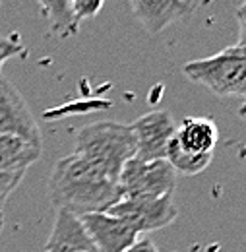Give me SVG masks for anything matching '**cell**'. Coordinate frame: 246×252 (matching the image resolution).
Returning a JSON list of instances; mask_svg holds the SVG:
<instances>
[{
    "instance_id": "14",
    "label": "cell",
    "mask_w": 246,
    "mask_h": 252,
    "mask_svg": "<svg viewBox=\"0 0 246 252\" xmlns=\"http://www.w3.org/2000/svg\"><path fill=\"white\" fill-rule=\"evenodd\" d=\"M26 55H28V49L22 43L18 33L0 35V68L4 66L6 61H10L14 57H26Z\"/></svg>"
},
{
    "instance_id": "5",
    "label": "cell",
    "mask_w": 246,
    "mask_h": 252,
    "mask_svg": "<svg viewBox=\"0 0 246 252\" xmlns=\"http://www.w3.org/2000/svg\"><path fill=\"white\" fill-rule=\"evenodd\" d=\"M177 187V173L165 161L130 159L119 177L123 198H163L173 196Z\"/></svg>"
},
{
    "instance_id": "15",
    "label": "cell",
    "mask_w": 246,
    "mask_h": 252,
    "mask_svg": "<svg viewBox=\"0 0 246 252\" xmlns=\"http://www.w3.org/2000/svg\"><path fill=\"white\" fill-rule=\"evenodd\" d=\"M22 179H24V173H6V171H0V212H2V206L8 200V196L22 183Z\"/></svg>"
},
{
    "instance_id": "12",
    "label": "cell",
    "mask_w": 246,
    "mask_h": 252,
    "mask_svg": "<svg viewBox=\"0 0 246 252\" xmlns=\"http://www.w3.org/2000/svg\"><path fill=\"white\" fill-rule=\"evenodd\" d=\"M41 158V144L16 136H0V171L24 173Z\"/></svg>"
},
{
    "instance_id": "1",
    "label": "cell",
    "mask_w": 246,
    "mask_h": 252,
    "mask_svg": "<svg viewBox=\"0 0 246 252\" xmlns=\"http://www.w3.org/2000/svg\"><path fill=\"white\" fill-rule=\"evenodd\" d=\"M51 202L76 218L107 214L123 200L119 183L97 171L78 156L61 158L49 177Z\"/></svg>"
},
{
    "instance_id": "16",
    "label": "cell",
    "mask_w": 246,
    "mask_h": 252,
    "mask_svg": "<svg viewBox=\"0 0 246 252\" xmlns=\"http://www.w3.org/2000/svg\"><path fill=\"white\" fill-rule=\"evenodd\" d=\"M72 8H74L78 20L84 22V20H92L97 16V12L103 8V2H99V0H72Z\"/></svg>"
},
{
    "instance_id": "20",
    "label": "cell",
    "mask_w": 246,
    "mask_h": 252,
    "mask_svg": "<svg viewBox=\"0 0 246 252\" xmlns=\"http://www.w3.org/2000/svg\"><path fill=\"white\" fill-rule=\"evenodd\" d=\"M2 227H4V216H2V212H0V233H2Z\"/></svg>"
},
{
    "instance_id": "4",
    "label": "cell",
    "mask_w": 246,
    "mask_h": 252,
    "mask_svg": "<svg viewBox=\"0 0 246 252\" xmlns=\"http://www.w3.org/2000/svg\"><path fill=\"white\" fill-rule=\"evenodd\" d=\"M183 74L219 97H237L246 103V49L227 47L212 57L188 61Z\"/></svg>"
},
{
    "instance_id": "19",
    "label": "cell",
    "mask_w": 246,
    "mask_h": 252,
    "mask_svg": "<svg viewBox=\"0 0 246 252\" xmlns=\"http://www.w3.org/2000/svg\"><path fill=\"white\" fill-rule=\"evenodd\" d=\"M239 117H241V119L246 123V103H243V107L239 109Z\"/></svg>"
},
{
    "instance_id": "11",
    "label": "cell",
    "mask_w": 246,
    "mask_h": 252,
    "mask_svg": "<svg viewBox=\"0 0 246 252\" xmlns=\"http://www.w3.org/2000/svg\"><path fill=\"white\" fill-rule=\"evenodd\" d=\"M45 252H97L80 218L59 210Z\"/></svg>"
},
{
    "instance_id": "18",
    "label": "cell",
    "mask_w": 246,
    "mask_h": 252,
    "mask_svg": "<svg viewBox=\"0 0 246 252\" xmlns=\"http://www.w3.org/2000/svg\"><path fill=\"white\" fill-rule=\"evenodd\" d=\"M124 252H159V251H157V247H155L150 239H138L130 249H126Z\"/></svg>"
},
{
    "instance_id": "9",
    "label": "cell",
    "mask_w": 246,
    "mask_h": 252,
    "mask_svg": "<svg viewBox=\"0 0 246 252\" xmlns=\"http://www.w3.org/2000/svg\"><path fill=\"white\" fill-rule=\"evenodd\" d=\"M97 252H124L138 241V233L111 214H90L80 218Z\"/></svg>"
},
{
    "instance_id": "10",
    "label": "cell",
    "mask_w": 246,
    "mask_h": 252,
    "mask_svg": "<svg viewBox=\"0 0 246 252\" xmlns=\"http://www.w3.org/2000/svg\"><path fill=\"white\" fill-rule=\"evenodd\" d=\"M136 18L150 33H159L196 12L202 2L196 0H132L130 2Z\"/></svg>"
},
{
    "instance_id": "13",
    "label": "cell",
    "mask_w": 246,
    "mask_h": 252,
    "mask_svg": "<svg viewBox=\"0 0 246 252\" xmlns=\"http://www.w3.org/2000/svg\"><path fill=\"white\" fill-rule=\"evenodd\" d=\"M41 12L45 14L53 35L68 39L80 32V20L72 8V0H41Z\"/></svg>"
},
{
    "instance_id": "3",
    "label": "cell",
    "mask_w": 246,
    "mask_h": 252,
    "mask_svg": "<svg viewBox=\"0 0 246 252\" xmlns=\"http://www.w3.org/2000/svg\"><path fill=\"white\" fill-rule=\"evenodd\" d=\"M219 130L214 119L208 117H186L177 125L175 138L167 148L165 161L175 169L177 175H200L214 159Z\"/></svg>"
},
{
    "instance_id": "2",
    "label": "cell",
    "mask_w": 246,
    "mask_h": 252,
    "mask_svg": "<svg viewBox=\"0 0 246 252\" xmlns=\"http://www.w3.org/2000/svg\"><path fill=\"white\" fill-rule=\"evenodd\" d=\"M74 156L119 183L124 165L136 158V136L130 125L101 121L84 126L76 136Z\"/></svg>"
},
{
    "instance_id": "7",
    "label": "cell",
    "mask_w": 246,
    "mask_h": 252,
    "mask_svg": "<svg viewBox=\"0 0 246 252\" xmlns=\"http://www.w3.org/2000/svg\"><path fill=\"white\" fill-rule=\"evenodd\" d=\"M0 136L41 144V130L18 88L0 74Z\"/></svg>"
},
{
    "instance_id": "8",
    "label": "cell",
    "mask_w": 246,
    "mask_h": 252,
    "mask_svg": "<svg viewBox=\"0 0 246 252\" xmlns=\"http://www.w3.org/2000/svg\"><path fill=\"white\" fill-rule=\"evenodd\" d=\"M130 126L136 136V159L161 161L167 158V148L177 132V123L171 113L152 111Z\"/></svg>"
},
{
    "instance_id": "17",
    "label": "cell",
    "mask_w": 246,
    "mask_h": 252,
    "mask_svg": "<svg viewBox=\"0 0 246 252\" xmlns=\"http://www.w3.org/2000/svg\"><path fill=\"white\" fill-rule=\"evenodd\" d=\"M235 18H237V24H239V43L237 45L246 49V2L239 4L237 12H235Z\"/></svg>"
},
{
    "instance_id": "6",
    "label": "cell",
    "mask_w": 246,
    "mask_h": 252,
    "mask_svg": "<svg viewBox=\"0 0 246 252\" xmlns=\"http://www.w3.org/2000/svg\"><path fill=\"white\" fill-rule=\"evenodd\" d=\"M107 214L123 220L138 235L163 229L171 225L179 216L173 196L163 198H123Z\"/></svg>"
}]
</instances>
